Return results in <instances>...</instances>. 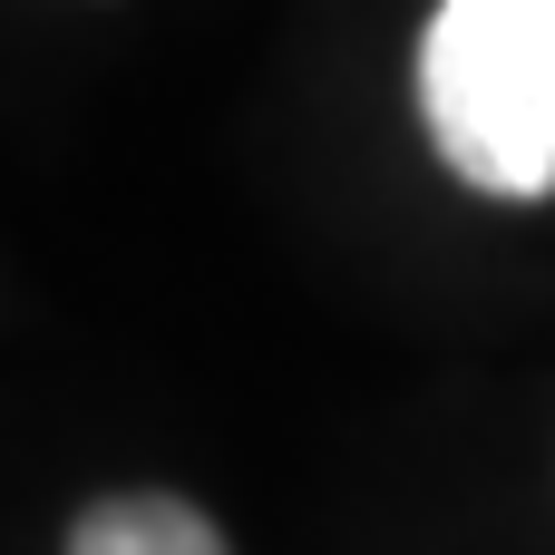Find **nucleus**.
Wrapping results in <instances>:
<instances>
[{
    "instance_id": "nucleus-2",
    "label": "nucleus",
    "mask_w": 555,
    "mask_h": 555,
    "mask_svg": "<svg viewBox=\"0 0 555 555\" xmlns=\"http://www.w3.org/2000/svg\"><path fill=\"white\" fill-rule=\"evenodd\" d=\"M68 555H234V546H224V527L205 507L137 488V498H98L68 527Z\"/></svg>"
},
{
    "instance_id": "nucleus-1",
    "label": "nucleus",
    "mask_w": 555,
    "mask_h": 555,
    "mask_svg": "<svg viewBox=\"0 0 555 555\" xmlns=\"http://www.w3.org/2000/svg\"><path fill=\"white\" fill-rule=\"evenodd\" d=\"M420 127L478 195H555V0H439L420 29Z\"/></svg>"
}]
</instances>
